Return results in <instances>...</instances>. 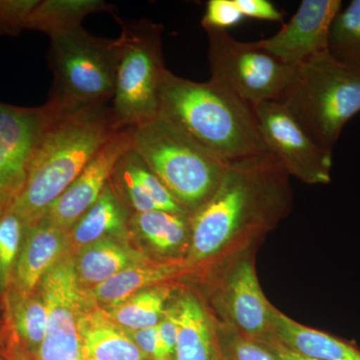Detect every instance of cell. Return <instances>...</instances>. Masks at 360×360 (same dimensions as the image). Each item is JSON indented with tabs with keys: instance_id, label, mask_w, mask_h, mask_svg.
<instances>
[{
	"instance_id": "2",
	"label": "cell",
	"mask_w": 360,
	"mask_h": 360,
	"mask_svg": "<svg viewBox=\"0 0 360 360\" xmlns=\"http://www.w3.org/2000/svg\"><path fill=\"white\" fill-rule=\"evenodd\" d=\"M53 111L28 160L25 184L9 206L25 225L44 219L52 203L120 129L110 103L70 112Z\"/></svg>"
},
{
	"instance_id": "19",
	"label": "cell",
	"mask_w": 360,
	"mask_h": 360,
	"mask_svg": "<svg viewBox=\"0 0 360 360\" xmlns=\"http://www.w3.org/2000/svg\"><path fill=\"white\" fill-rule=\"evenodd\" d=\"M193 271V267L186 262V258H174L165 262L148 260L122 270L98 285L82 291L90 300L110 307L123 302L146 288L160 285L165 281L179 278Z\"/></svg>"
},
{
	"instance_id": "21",
	"label": "cell",
	"mask_w": 360,
	"mask_h": 360,
	"mask_svg": "<svg viewBox=\"0 0 360 360\" xmlns=\"http://www.w3.org/2000/svg\"><path fill=\"white\" fill-rule=\"evenodd\" d=\"M120 239H101L78 251L73 258L78 283L94 288L122 270L150 260Z\"/></svg>"
},
{
	"instance_id": "25",
	"label": "cell",
	"mask_w": 360,
	"mask_h": 360,
	"mask_svg": "<svg viewBox=\"0 0 360 360\" xmlns=\"http://www.w3.org/2000/svg\"><path fill=\"white\" fill-rule=\"evenodd\" d=\"M13 329L27 352L37 355L46 331L47 314L39 292L22 295L14 288L6 292Z\"/></svg>"
},
{
	"instance_id": "22",
	"label": "cell",
	"mask_w": 360,
	"mask_h": 360,
	"mask_svg": "<svg viewBox=\"0 0 360 360\" xmlns=\"http://www.w3.org/2000/svg\"><path fill=\"white\" fill-rule=\"evenodd\" d=\"M127 232V210L108 182L96 203L68 231V245L78 252L101 239L124 238Z\"/></svg>"
},
{
	"instance_id": "5",
	"label": "cell",
	"mask_w": 360,
	"mask_h": 360,
	"mask_svg": "<svg viewBox=\"0 0 360 360\" xmlns=\"http://www.w3.org/2000/svg\"><path fill=\"white\" fill-rule=\"evenodd\" d=\"M279 103L315 143L333 151L345 125L360 112V71L323 52L298 68Z\"/></svg>"
},
{
	"instance_id": "7",
	"label": "cell",
	"mask_w": 360,
	"mask_h": 360,
	"mask_svg": "<svg viewBox=\"0 0 360 360\" xmlns=\"http://www.w3.org/2000/svg\"><path fill=\"white\" fill-rule=\"evenodd\" d=\"M117 40L115 96L111 110L117 127H136L160 112L165 66L163 27L148 20L124 21Z\"/></svg>"
},
{
	"instance_id": "3",
	"label": "cell",
	"mask_w": 360,
	"mask_h": 360,
	"mask_svg": "<svg viewBox=\"0 0 360 360\" xmlns=\"http://www.w3.org/2000/svg\"><path fill=\"white\" fill-rule=\"evenodd\" d=\"M160 112L225 162L270 153L252 106L212 78L195 82L165 70Z\"/></svg>"
},
{
	"instance_id": "33",
	"label": "cell",
	"mask_w": 360,
	"mask_h": 360,
	"mask_svg": "<svg viewBox=\"0 0 360 360\" xmlns=\"http://www.w3.org/2000/svg\"><path fill=\"white\" fill-rule=\"evenodd\" d=\"M239 13L243 18H255V20L271 21V22H283V11L269 0H233Z\"/></svg>"
},
{
	"instance_id": "4",
	"label": "cell",
	"mask_w": 360,
	"mask_h": 360,
	"mask_svg": "<svg viewBox=\"0 0 360 360\" xmlns=\"http://www.w3.org/2000/svg\"><path fill=\"white\" fill-rule=\"evenodd\" d=\"M132 148L189 217L212 198L229 165L160 112L135 127Z\"/></svg>"
},
{
	"instance_id": "10",
	"label": "cell",
	"mask_w": 360,
	"mask_h": 360,
	"mask_svg": "<svg viewBox=\"0 0 360 360\" xmlns=\"http://www.w3.org/2000/svg\"><path fill=\"white\" fill-rule=\"evenodd\" d=\"M37 288L46 309L47 323L35 359L82 360L78 319L85 297L79 288L73 258L59 260L45 274Z\"/></svg>"
},
{
	"instance_id": "27",
	"label": "cell",
	"mask_w": 360,
	"mask_h": 360,
	"mask_svg": "<svg viewBox=\"0 0 360 360\" xmlns=\"http://www.w3.org/2000/svg\"><path fill=\"white\" fill-rule=\"evenodd\" d=\"M328 52L336 60L360 71V0H352L335 16Z\"/></svg>"
},
{
	"instance_id": "9",
	"label": "cell",
	"mask_w": 360,
	"mask_h": 360,
	"mask_svg": "<svg viewBox=\"0 0 360 360\" xmlns=\"http://www.w3.org/2000/svg\"><path fill=\"white\" fill-rule=\"evenodd\" d=\"M220 265L222 271L212 296L213 307L219 317L217 321L269 345L276 340L272 333L274 305L260 288L252 250L241 251Z\"/></svg>"
},
{
	"instance_id": "26",
	"label": "cell",
	"mask_w": 360,
	"mask_h": 360,
	"mask_svg": "<svg viewBox=\"0 0 360 360\" xmlns=\"http://www.w3.org/2000/svg\"><path fill=\"white\" fill-rule=\"evenodd\" d=\"M131 224L160 252H174L191 238L189 215L155 210L134 213Z\"/></svg>"
},
{
	"instance_id": "29",
	"label": "cell",
	"mask_w": 360,
	"mask_h": 360,
	"mask_svg": "<svg viewBox=\"0 0 360 360\" xmlns=\"http://www.w3.org/2000/svg\"><path fill=\"white\" fill-rule=\"evenodd\" d=\"M217 321L220 354L224 360H281L264 343L239 333L229 324Z\"/></svg>"
},
{
	"instance_id": "16",
	"label": "cell",
	"mask_w": 360,
	"mask_h": 360,
	"mask_svg": "<svg viewBox=\"0 0 360 360\" xmlns=\"http://www.w3.org/2000/svg\"><path fill=\"white\" fill-rule=\"evenodd\" d=\"M110 184L113 191H122L134 213L162 210L187 214L134 148L116 163Z\"/></svg>"
},
{
	"instance_id": "30",
	"label": "cell",
	"mask_w": 360,
	"mask_h": 360,
	"mask_svg": "<svg viewBox=\"0 0 360 360\" xmlns=\"http://www.w3.org/2000/svg\"><path fill=\"white\" fill-rule=\"evenodd\" d=\"M39 0H0V37H16L23 30Z\"/></svg>"
},
{
	"instance_id": "18",
	"label": "cell",
	"mask_w": 360,
	"mask_h": 360,
	"mask_svg": "<svg viewBox=\"0 0 360 360\" xmlns=\"http://www.w3.org/2000/svg\"><path fill=\"white\" fill-rule=\"evenodd\" d=\"M86 302V300H85ZM82 360H146L129 331L99 307H84L78 319Z\"/></svg>"
},
{
	"instance_id": "23",
	"label": "cell",
	"mask_w": 360,
	"mask_h": 360,
	"mask_svg": "<svg viewBox=\"0 0 360 360\" xmlns=\"http://www.w3.org/2000/svg\"><path fill=\"white\" fill-rule=\"evenodd\" d=\"M115 7L103 0H39L30 14L26 30L53 37L82 27L85 18L94 13L115 14Z\"/></svg>"
},
{
	"instance_id": "24",
	"label": "cell",
	"mask_w": 360,
	"mask_h": 360,
	"mask_svg": "<svg viewBox=\"0 0 360 360\" xmlns=\"http://www.w3.org/2000/svg\"><path fill=\"white\" fill-rule=\"evenodd\" d=\"M172 293L168 286H153L129 296L117 304L106 307V314L127 331L158 326L167 310Z\"/></svg>"
},
{
	"instance_id": "1",
	"label": "cell",
	"mask_w": 360,
	"mask_h": 360,
	"mask_svg": "<svg viewBox=\"0 0 360 360\" xmlns=\"http://www.w3.org/2000/svg\"><path fill=\"white\" fill-rule=\"evenodd\" d=\"M290 174L271 153L231 161L217 191L189 217L194 271L248 250L290 212Z\"/></svg>"
},
{
	"instance_id": "11",
	"label": "cell",
	"mask_w": 360,
	"mask_h": 360,
	"mask_svg": "<svg viewBox=\"0 0 360 360\" xmlns=\"http://www.w3.org/2000/svg\"><path fill=\"white\" fill-rule=\"evenodd\" d=\"M270 153L290 176L307 184L331 181L333 151L322 148L278 101L252 106Z\"/></svg>"
},
{
	"instance_id": "34",
	"label": "cell",
	"mask_w": 360,
	"mask_h": 360,
	"mask_svg": "<svg viewBox=\"0 0 360 360\" xmlns=\"http://www.w3.org/2000/svg\"><path fill=\"white\" fill-rule=\"evenodd\" d=\"M129 333L136 347L146 356L155 360L158 347V326L141 329V330L129 331Z\"/></svg>"
},
{
	"instance_id": "15",
	"label": "cell",
	"mask_w": 360,
	"mask_h": 360,
	"mask_svg": "<svg viewBox=\"0 0 360 360\" xmlns=\"http://www.w3.org/2000/svg\"><path fill=\"white\" fill-rule=\"evenodd\" d=\"M68 243V231L42 220L25 225L11 288L22 295L35 292L45 274L63 259Z\"/></svg>"
},
{
	"instance_id": "8",
	"label": "cell",
	"mask_w": 360,
	"mask_h": 360,
	"mask_svg": "<svg viewBox=\"0 0 360 360\" xmlns=\"http://www.w3.org/2000/svg\"><path fill=\"white\" fill-rule=\"evenodd\" d=\"M205 30L210 78L226 85L251 106L283 99L298 68L274 58L255 42L238 41L227 30Z\"/></svg>"
},
{
	"instance_id": "35",
	"label": "cell",
	"mask_w": 360,
	"mask_h": 360,
	"mask_svg": "<svg viewBox=\"0 0 360 360\" xmlns=\"http://www.w3.org/2000/svg\"><path fill=\"white\" fill-rule=\"evenodd\" d=\"M267 345L278 355L279 359L281 360H314L307 359V357L296 354V352H292V350L288 349V347H284V345H281V343L276 340H274Z\"/></svg>"
},
{
	"instance_id": "37",
	"label": "cell",
	"mask_w": 360,
	"mask_h": 360,
	"mask_svg": "<svg viewBox=\"0 0 360 360\" xmlns=\"http://www.w3.org/2000/svg\"><path fill=\"white\" fill-rule=\"evenodd\" d=\"M13 360H28L26 359L25 356H22V355L18 354L14 356V359Z\"/></svg>"
},
{
	"instance_id": "17",
	"label": "cell",
	"mask_w": 360,
	"mask_h": 360,
	"mask_svg": "<svg viewBox=\"0 0 360 360\" xmlns=\"http://www.w3.org/2000/svg\"><path fill=\"white\" fill-rule=\"evenodd\" d=\"M179 323L174 360H224L217 321L193 292H184L174 303Z\"/></svg>"
},
{
	"instance_id": "36",
	"label": "cell",
	"mask_w": 360,
	"mask_h": 360,
	"mask_svg": "<svg viewBox=\"0 0 360 360\" xmlns=\"http://www.w3.org/2000/svg\"><path fill=\"white\" fill-rule=\"evenodd\" d=\"M13 198L6 193V189L0 184V214L6 212L7 208L13 203Z\"/></svg>"
},
{
	"instance_id": "13",
	"label": "cell",
	"mask_w": 360,
	"mask_h": 360,
	"mask_svg": "<svg viewBox=\"0 0 360 360\" xmlns=\"http://www.w3.org/2000/svg\"><path fill=\"white\" fill-rule=\"evenodd\" d=\"M341 9V0H302L295 15L278 32L255 44L286 65L300 68L314 56L328 51L329 32Z\"/></svg>"
},
{
	"instance_id": "20",
	"label": "cell",
	"mask_w": 360,
	"mask_h": 360,
	"mask_svg": "<svg viewBox=\"0 0 360 360\" xmlns=\"http://www.w3.org/2000/svg\"><path fill=\"white\" fill-rule=\"evenodd\" d=\"M272 333L277 341L302 356L314 360H360V350L335 336L307 328L272 309Z\"/></svg>"
},
{
	"instance_id": "14",
	"label": "cell",
	"mask_w": 360,
	"mask_h": 360,
	"mask_svg": "<svg viewBox=\"0 0 360 360\" xmlns=\"http://www.w3.org/2000/svg\"><path fill=\"white\" fill-rule=\"evenodd\" d=\"M53 113L47 103L39 108L0 103V184L13 200L25 184L33 149Z\"/></svg>"
},
{
	"instance_id": "12",
	"label": "cell",
	"mask_w": 360,
	"mask_h": 360,
	"mask_svg": "<svg viewBox=\"0 0 360 360\" xmlns=\"http://www.w3.org/2000/svg\"><path fill=\"white\" fill-rule=\"evenodd\" d=\"M135 127L118 129L78 175L77 179L52 203L42 221L70 231L96 203L110 182L116 163L132 148Z\"/></svg>"
},
{
	"instance_id": "32",
	"label": "cell",
	"mask_w": 360,
	"mask_h": 360,
	"mask_svg": "<svg viewBox=\"0 0 360 360\" xmlns=\"http://www.w3.org/2000/svg\"><path fill=\"white\" fill-rule=\"evenodd\" d=\"M158 347L155 360H174L179 338V323L174 303L167 307L158 326Z\"/></svg>"
},
{
	"instance_id": "28",
	"label": "cell",
	"mask_w": 360,
	"mask_h": 360,
	"mask_svg": "<svg viewBox=\"0 0 360 360\" xmlns=\"http://www.w3.org/2000/svg\"><path fill=\"white\" fill-rule=\"evenodd\" d=\"M25 231V222L11 208L0 214V295H6L13 283Z\"/></svg>"
},
{
	"instance_id": "6",
	"label": "cell",
	"mask_w": 360,
	"mask_h": 360,
	"mask_svg": "<svg viewBox=\"0 0 360 360\" xmlns=\"http://www.w3.org/2000/svg\"><path fill=\"white\" fill-rule=\"evenodd\" d=\"M51 39L49 61L53 84L47 103L58 112H70L111 103L117 40L90 34L82 26Z\"/></svg>"
},
{
	"instance_id": "31",
	"label": "cell",
	"mask_w": 360,
	"mask_h": 360,
	"mask_svg": "<svg viewBox=\"0 0 360 360\" xmlns=\"http://www.w3.org/2000/svg\"><path fill=\"white\" fill-rule=\"evenodd\" d=\"M243 18L233 0H210L206 2L201 25L203 28L227 30L238 25Z\"/></svg>"
}]
</instances>
